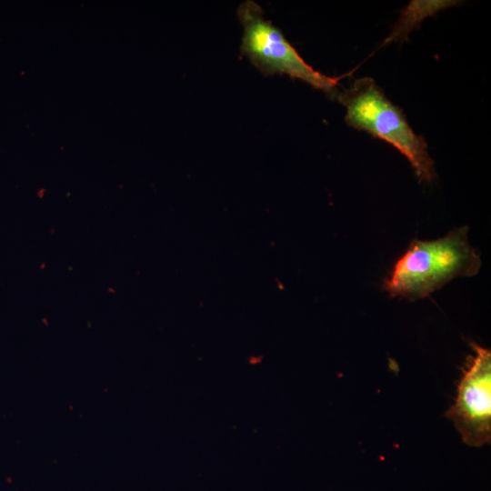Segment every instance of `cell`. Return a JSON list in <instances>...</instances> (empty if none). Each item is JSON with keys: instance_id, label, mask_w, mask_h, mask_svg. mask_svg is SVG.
I'll list each match as a JSON object with an SVG mask.
<instances>
[{"instance_id": "1", "label": "cell", "mask_w": 491, "mask_h": 491, "mask_svg": "<svg viewBox=\"0 0 491 491\" xmlns=\"http://www.w3.org/2000/svg\"><path fill=\"white\" fill-rule=\"evenodd\" d=\"M467 233V226H462L436 240L414 239L384 280L383 290L393 297L414 301L457 276L476 275L481 259Z\"/></svg>"}, {"instance_id": "2", "label": "cell", "mask_w": 491, "mask_h": 491, "mask_svg": "<svg viewBox=\"0 0 491 491\" xmlns=\"http://www.w3.org/2000/svg\"><path fill=\"white\" fill-rule=\"evenodd\" d=\"M338 99L346 108L348 125L395 146L407 158L420 181L430 183L435 179L434 161L424 138L413 131L402 110L373 79L356 80Z\"/></svg>"}, {"instance_id": "3", "label": "cell", "mask_w": 491, "mask_h": 491, "mask_svg": "<svg viewBox=\"0 0 491 491\" xmlns=\"http://www.w3.org/2000/svg\"><path fill=\"white\" fill-rule=\"evenodd\" d=\"M237 15L244 28L241 53L266 75L285 74L326 92H334L337 78L315 70L287 41L283 33L266 19L262 8L246 1Z\"/></svg>"}, {"instance_id": "5", "label": "cell", "mask_w": 491, "mask_h": 491, "mask_svg": "<svg viewBox=\"0 0 491 491\" xmlns=\"http://www.w3.org/2000/svg\"><path fill=\"white\" fill-rule=\"evenodd\" d=\"M456 3L457 2L446 0H416L410 2V4L403 10L401 17L396 25L392 34L385 41V44L405 38L409 32L417 27L426 16L433 15L439 10L452 6L453 5H456Z\"/></svg>"}, {"instance_id": "4", "label": "cell", "mask_w": 491, "mask_h": 491, "mask_svg": "<svg viewBox=\"0 0 491 491\" xmlns=\"http://www.w3.org/2000/svg\"><path fill=\"white\" fill-rule=\"evenodd\" d=\"M468 356L457 386L455 404L446 412L463 441L481 446L491 440V352L470 343Z\"/></svg>"}]
</instances>
